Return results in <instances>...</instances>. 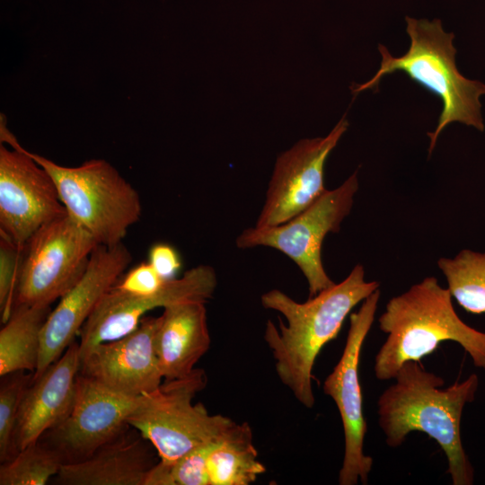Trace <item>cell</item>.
<instances>
[{"label":"cell","mask_w":485,"mask_h":485,"mask_svg":"<svg viewBox=\"0 0 485 485\" xmlns=\"http://www.w3.org/2000/svg\"><path fill=\"white\" fill-rule=\"evenodd\" d=\"M140 398L114 392L78 373L72 410L39 441L57 453L63 464L84 461L128 427Z\"/></svg>","instance_id":"cell-11"},{"label":"cell","mask_w":485,"mask_h":485,"mask_svg":"<svg viewBox=\"0 0 485 485\" xmlns=\"http://www.w3.org/2000/svg\"><path fill=\"white\" fill-rule=\"evenodd\" d=\"M132 259L123 242L112 246L98 244L93 250L84 273L59 299L44 324L39 363L32 379L39 377L75 341V335Z\"/></svg>","instance_id":"cell-13"},{"label":"cell","mask_w":485,"mask_h":485,"mask_svg":"<svg viewBox=\"0 0 485 485\" xmlns=\"http://www.w3.org/2000/svg\"><path fill=\"white\" fill-rule=\"evenodd\" d=\"M377 281H366L365 269L357 264L347 278L304 303L278 289L261 295L265 309L281 313L278 327L268 321L263 339L271 349L281 383L305 408L315 403L313 368L322 348L339 334L351 310L379 289Z\"/></svg>","instance_id":"cell-1"},{"label":"cell","mask_w":485,"mask_h":485,"mask_svg":"<svg viewBox=\"0 0 485 485\" xmlns=\"http://www.w3.org/2000/svg\"><path fill=\"white\" fill-rule=\"evenodd\" d=\"M358 187L356 171L341 185L327 190L287 222L276 226L244 229L237 236L235 244L242 250L270 247L287 255L304 274L309 297H313L335 284L323 267L322 242L329 233L340 231L342 221L352 209Z\"/></svg>","instance_id":"cell-7"},{"label":"cell","mask_w":485,"mask_h":485,"mask_svg":"<svg viewBox=\"0 0 485 485\" xmlns=\"http://www.w3.org/2000/svg\"><path fill=\"white\" fill-rule=\"evenodd\" d=\"M33 374L16 371L1 376L0 384V461L15 454L14 431L23 395L32 382Z\"/></svg>","instance_id":"cell-24"},{"label":"cell","mask_w":485,"mask_h":485,"mask_svg":"<svg viewBox=\"0 0 485 485\" xmlns=\"http://www.w3.org/2000/svg\"><path fill=\"white\" fill-rule=\"evenodd\" d=\"M379 289L366 298L357 312L350 313L349 328L341 357L325 378L323 392L335 402L344 432V455L339 472L340 485H366L374 460L364 452L367 425L363 413L359 361L364 341L373 325Z\"/></svg>","instance_id":"cell-10"},{"label":"cell","mask_w":485,"mask_h":485,"mask_svg":"<svg viewBox=\"0 0 485 485\" xmlns=\"http://www.w3.org/2000/svg\"><path fill=\"white\" fill-rule=\"evenodd\" d=\"M165 281L147 261L129 270L115 287L132 295H151L159 291Z\"/></svg>","instance_id":"cell-26"},{"label":"cell","mask_w":485,"mask_h":485,"mask_svg":"<svg viewBox=\"0 0 485 485\" xmlns=\"http://www.w3.org/2000/svg\"><path fill=\"white\" fill-rule=\"evenodd\" d=\"M452 299L437 278L427 277L388 301L378 318L379 329L386 334L375 357L378 380L393 379L404 363L419 361L444 341L461 345L473 365L485 369V332L464 322Z\"/></svg>","instance_id":"cell-3"},{"label":"cell","mask_w":485,"mask_h":485,"mask_svg":"<svg viewBox=\"0 0 485 485\" xmlns=\"http://www.w3.org/2000/svg\"><path fill=\"white\" fill-rule=\"evenodd\" d=\"M26 152L50 174L67 213L99 244L122 242L129 227L139 221V193L109 162L92 159L76 167H66Z\"/></svg>","instance_id":"cell-5"},{"label":"cell","mask_w":485,"mask_h":485,"mask_svg":"<svg viewBox=\"0 0 485 485\" xmlns=\"http://www.w3.org/2000/svg\"><path fill=\"white\" fill-rule=\"evenodd\" d=\"M148 262L165 280L174 278L181 268V260L177 250L164 242L155 243L150 248Z\"/></svg>","instance_id":"cell-27"},{"label":"cell","mask_w":485,"mask_h":485,"mask_svg":"<svg viewBox=\"0 0 485 485\" xmlns=\"http://www.w3.org/2000/svg\"><path fill=\"white\" fill-rule=\"evenodd\" d=\"M437 266L452 297L461 307L470 313H484L485 251L463 249L454 258H440Z\"/></svg>","instance_id":"cell-21"},{"label":"cell","mask_w":485,"mask_h":485,"mask_svg":"<svg viewBox=\"0 0 485 485\" xmlns=\"http://www.w3.org/2000/svg\"><path fill=\"white\" fill-rule=\"evenodd\" d=\"M209 485H250L266 472L247 422L235 423L207 459Z\"/></svg>","instance_id":"cell-20"},{"label":"cell","mask_w":485,"mask_h":485,"mask_svg":"<svg viewBox=\"0 0 485 485\" xmlns=\"http://www.w3.org/2000/svg\"><path fill=\"white\" fill-rule=\"evenodd\" d=\"M129 425L88 459L64 463L56 481L63 485H146L157 463L150 442Z\"/></svg>","instance_id":"cell-17"},{"label":"cell","mask_w":485,"mask_h":485,"mask_svg":"<svg viewBox=\"0 0 485 485\" xmlns=\"http://www.w3.org/2000/svg\"><path fill=\"white\" fill-rule=\"evenodd\" d=\"M161 317L144 316L137 328L80 356L79 374L119 393L140 397L163 381L155 347Z\"/></svg>","instance_id":"cell-15"},{"label":"cell","mask_w":485,"mask_h":485,"mask_svg":"<svg viewBox=\"0 0 485 485\" xmlns=\"http://www.w3.org/2000/svg\"><path fill=\"white\" fill-rule=\"evenodd\" d=\"M98 244L67 212L44 225L24 245L13 306L60 299L83 276Z\"/></svg>","instance_id":"cell-8"},{"label":"cell","mask_w":485,"mask_h":485,"mask_svg":"<svg viewBox=\"0 0 485 485\" xmlns=\"http://www.w3.org/2000/svg\"><path fill=\"white\" fill-rule=\"evenodd\" d=\"M377 400L378 425L386 445H401L411 432L434 439L446 456L453 485H472L474 469L463 448L461 419L479 387L477 375L444 388L445 380L419 361L404 363Z\"/></svg>","instance_id":"cell-2"},{"label":"cell","mask_w":485,"mask_h":485,"mask_svg":"<svg viewBox=\"0 0 485 485\" xmlns=\"http://www.w3.org/2000/svg\"><path fill=\"white\" fill-rule=\"evenodd\" d=\"M23 249L0 232V313L4 323L13 310Z\"/></svg>","instance_id":"cell-25"},{"label":"cell","mask_w":485,"mask_h":485,"mask_svg":"<svg viewBox=\"0 0 485 485\" xmlns=\"http://www.w3.org/2000/svg\"><path fill=\"white\" fill-rule=\"evenodd\" d=\"M221 438L201 445L174 462L159 460L149 471L146 485H209L207 459Z\"/></svg>","instance_id":"cell-23"},{"label":"cell","mask_w":485,"mask_h":485,"mask_svg":"<svg viewBox=\"0 0 485 485\" xmlns=\"http://www.w3.org/2000/svg\"><path fill=\"white\" fill-rule=\"evenodd\" d=\"M50 305L13 307L0 331V375L16 371L34 374L39 363L41 333Z\"/></svg>","instance_id":"cell-19"},{"label":"cell","mask_w":485,"mask_h":485,"mask_svg":"<svg viewBox=\"0 0 485 485\" xmlns=\"http://www.w3.org/2000/svg\"><path fill=\"white\" fill-rule=\"evenodd\" d=\"M79 368V342L75 340L57 361L32 379L17 416L16 454L39 441L42 435L68 416L75 400Z\"/></svg>","instance_id":"cell-16"},{"label":"cell","mask_w":485,"mask_h":485,"mask_svg":"<svg viewBox=\"0 0 485 485\" xmlns=\"http://www.w3.org/2000/svg\"><path fill=\"white\" fill-rule=\"evenodd\" d=\"M206 303L186 301L163 308L155 347L163 381L190 375L210 347Z\"/></svg>","instance_id":"cell-18"},{"label":"cell","mask_w":485,"mask_h":485,"mask_svg":"<svg viewBox=\"0 0 485 485\" xmlns=\"http://www.w3.org/2000/svg\"><path fill=\"white\" fill-rule=\"evenodd\" d=\"M0 232L19 247L44 225L65 215L50 174L31 158L1 119Z\"/></svg>","instance_id":"cell-9"},{"label":"cell","mask_w":485,"mask_h":485,"mask_svg":"<svg viewBox=\"0 0 485 485\" xmlns=\"http://www.w3.org/2000/svg\"><path fill=\"white\" fill-rule=\"evenodd\" d=\"M207 383L201 368L182 378L163 381L156 390L141 396L128 416L127 423L150 442L161 462H174L223 437L235 425L228 417L209 414L202 403H192Z\"/></svg>","instance_id":"cell-6"},{"label":"cell","mask_w":485,"mask_h":485,"mask_svg":"<svg viewBox=\"0 0 485 485\" xmlns=\"http://www.w3.org/2000/svg\"><path fill=\"white\" fill-rule=\"evenodd\" d=\"M62 464L57 453L37 441L3 463L0 485H44Z\"/></svg>","instance_id":"cell-22"},{"label":"cell","mask_w":485,"mask_h":485,"mask_svg":"<svg viewBox=\"0 0 485 485\" xmlns=\"http://www.w3.org/2000/svg\"><path fill=\"white\" fill-rule=\"evenodd\" d=\"M216 284L215 269L208 265H198L181 278L166 280L159 291L151 295L128 294L114 285L80 331V356L100 343L132 332L151 310L186 301L207 303L213 297Z\"/></svg>","instance_id":"cell-12"},{"label":"cell","mask_w":485,"mask_h":485,"mask_svg":"<svg viewBox=\"0 0 485 485\" xmlns=\"http://www.w3.org/2000/svg\"><path fill=\"white\" fill-rule=\"evenodd\" d=\"M348 127L344 116L327 136L302 139L278 155L255 226L270 227L286 223L327 190L325 163Z\"/></svg>","instance_id":"cell-14"},{"label":"cell","mask_w":485,"mask_h":485,"mask_svg":"<svg viewBox=\"0 0 485 485\" xmlns=\"http://www.w3.org/2000/svg\"><path fill=\"white\" fill-rule=\"evenodd\" d=\"M406 31L410 44L401 57H393L384 45L378 46L382 56L380 67L373 77L363 84H353V94L376 88L385 75L397 71L434 93L442 101L443 108L436 128L428 132V154L436 145L442 131L451 123L459 122L482 132L485 125L481 98L485 95V84L462 75L455 62L454 34L446 32L439 19L406 17Z\"/></svg>","instance_id":"cell-4"}]
</instances>
